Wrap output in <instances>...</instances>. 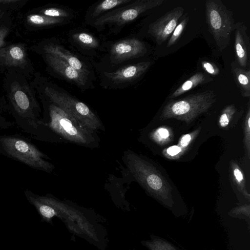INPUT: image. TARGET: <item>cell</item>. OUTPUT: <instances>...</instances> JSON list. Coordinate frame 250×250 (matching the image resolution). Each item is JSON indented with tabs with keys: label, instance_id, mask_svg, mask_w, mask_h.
<instances>
[{
	"label": "cell",
	"instance_id": "cell-28",
	"mask_svg": "<svg viewBox=\"0 0 250 250\" xmlns=\"http://www.w3.org/2000/svg\"><path fill=\"white\" fill-rule=\"evenodd\" d=\"M15 125L13 121H8L0 114V130L12 127Z\"/></svg>",
	"mask_w": 250,
	"mask_h": 250
},
{
	"label": "cell",
	"instance_id": "cell-23",
	"mask_svg": "<svg viewBox=\"0 0 250 250\" xmlns=\"http://www.w3.org/2000/svg\"><path fill=\"white\" fill-rule=\"evenodd\" d=\"M150 250H177L167 242L161 239H154L147 243Z\"/></svg>",
	"mask_w": 250,
	"mask_h": 250
},
{
	"label": "cell",
	"instance_id": "cell-27",
	"mask_svg": "<svg viewBox=\"0 0 250 250\" xmlns=\"http://www.w3.org/2000/svg\"><path fill=\"white\" fill-rule=\"evenodd\" d=\"M239 214H244L249 218L250 217V211L249 207L246 206H243L241 207L237 208L234 209L231 211V214H234V215H238Z\"/></svg>",
	"mask_w": 250,
	"mask_h": 250
},
{
	"label": "cell",
	"instance_id": "cell-30",
	"mask_svg": "<svg viewBox=\"0 0 250 250\" xmlns=\"http://www.w3.org/2000/svg\"><path fill=\"white\" fill-rule=\"evenodd\" d=\"M181 151V148L177 146H172L169 147L167 150V153L172 156L175 155L179 153Z\"/></svg>",
	"mask_w": 250,
	"mask_h": 250
},
{
	"label": "cell",
	"instance_id": "cell-32",
	"mask_svg": "<svg viewBox=\"0 0 250 250\" xmlns=\"http://www.w3.org/2000/svg\"><path fill=\"white\" fill-rule=\"evenodd\" d=\"M159 135L163 138H166L169 136V133L167 129L165 128H160L158 130Z\"/></svg>",
	"mask_w": 250,
	"mask_h": 250
},
{
	"label": "cell",
	"instance_id": "cell-6",
	"mask_svg": "<svg viewBox=\"0 0 250 250\" xmlns=\"http://www.w3.org/2000/svg\"><path fill=\"white\" fill-rule=\"evenodd\" d=\"M206 19L208 30L221 51L230 43L235 22L233 13L221 0H207L205 3Z\"/></svg>",
	"mask_w": 250,
	"mask_h": 250
},
{
	"label": "cell",
	"instance_id": "cell-33",
	"mask_svg": "<svg viewBox=\"0 0 250 250\" xmlns=\"http://www.w3.org/2000/svg\"><path fill=\"white\" fill-rule=\"evenodd\" d=\"M234 174L236 179L239 181H241L243 179V175L242 172L240 171L239 169L236 168L234 170Z\"/></svg>",
	"mask_w": 250,
	"mask_h": 250
},
{
	"label": "cell",
	"instance_id": "cell-4",
	"mask_svg": "<svg viewBox=\"0 0 250 250\" xmlns=\"http://www.w3.org/2000/svg\"><path fill=\"white\" fill-rule=\"evenodd\" d=\"M0 154L36 170L50 173L54 168L46 155L28 138L18 134L0 135Z\"/></svg>",
	"mask_w": 250,
	"mask_h": 250
},
{
	"label": "cell",
	"instance_id": "cell-21",
	"mask_svg": "<svg viewBox=\"0 0 250 250\" xmlns=\"http://www.w3.org/2000/svg\"><path fill=\"white\" fill-rule=\"evenodd\" d=\"M36 13L51 18L65 20H69V18L72 17V13L67 9L53 6L44 7Z\"/></svg>",
	"mask_w": 250,
	"mask_h": 250
},
{
	"label": "cell",
	"instance_id": "cell-5",
	"mask_svg": "<svg viewBox=\"0 0 250 250\" xmlns=\"http://www.w3.org/2000/svg\"><path fill=\"white\" fill-rule=\"evenodd\" d=\"M164 0H133L97 18L91 25L98 31L109 27L116 33L128 23L135 21L143 13L161 5Z\"/></svg>",
	"mask_w": 250,
	"mask_h": 250
},
{
	"label": "cell",
	"instance_id": "cell-19",
	"mask_svg": "<svg viewBox=\"0 0 250 250\" xmlns=\"http://www.w3.org/2000/svg\"><path fill=\"white\" fill-rule=\"evenodd\" d=\"M212 81L210 76L202 72H197L179 86L170 96L169 98H176L194 88L198 85Z\"/></svg>",
	"mask_w": 250,
	"mask_h": 250
},
{
	"label": "cell",
	"instance_id": "cell-22",
	"mask_svg": "<svg viewBox=\"0 0 250 250\" xmlns=\"http://www.w3.org/2000/svg\"><path fill=\"white\" fill-rule=\"evenodd\" d=\"M188 17L186 14L182 21L178 23L168 41L167 44V47H170L176 43L184 31L188 22Z\"/></svg>",
	"mask_w": 250,
	"mask_h": 250
},
{
	"label": "cell",
	"instance_id": "cell-10",
	"mask_svg": "<svg viewBox=\"0 0 250 250\" xmlns=\"http://www.w3.org/2000/svg\"><path fill=\"white\" fill-rule=\"evenodd\" d=\"M184 11L183 7L177 6L149 24L148 33L155 39L158 44H162L171 36Z\"/></svg>",
	"mask_w": 250,
	"mask_h": 250
},
{
	"label": "cell",
	"instance_id": "cell-20",
	"mask_svg": "<svg viewBox=\"0 0 250 250\" xmlns=\"http://www.w3.org/2000/svg\"><path fill=\"white\" fill-rule=\"evenodd\" d=\"M73 40L77 44L88 49H96L100 46L98 40L93 35L85 32H76L71 35Z\"/></svg>",
	"mask_w": 250,
	"mask_h": 250
},
{
	"label": "cell",
	"instance_id": "cell-13",
	"mask_svg": "<svg viewBox=\"0 0 250 250\" xmlns=\"http://www.w3.org/2000/svg\"><path fill=\"white\" fill-rule=\"evenodd\" d=\"M47 66L53 72L81 89L90 86L88 75L79 72L60 58L49 54H42Z\"/></svg>",
	"mask_w": 250,
	"mask_h": 250
},
{
	"label": "cell",
	"instance_id": "cell-8",
	"mask_svg": "<svg viewBox=\"0 0 250 250\" xmlns=\"http://www.w3.org/2000/svg\"><path fill=\"white\" fill-rule=\"evenodd\" d=\"M129 160L131 169L138 180L147 189L155 193L159 200L171 207L173 203L169 197L168 190L165 188L166 185L160 174L138 158L131 157Z\"/></svg>",
	"mask_w": 250,
	"mask_h": 250
},
{
	"label": "cell",
	"instance_id": "cell-26",
	"mask_svg": "<svg viewBox=\"0 0 250 250\" xmlns=\"http://www.w3.org/2000/svg\"><path fill=\"white\" fill-rule=\"evenodd\" d=\"M22 1L20 0H0V9L15 8L16 6H19Z\"/></svg>",
	"mask_w": 250,
	"mask_h": 250
},
{
	"label": "cell",
	"instance_id": "cell-12",
	"mask_svg": "<svg viewBox=\"0 0 250 250\" xmlns=\"http://www.w3.org/2000/svg\"><path fill=\"white\" fill-rule=\"evenodd\" d=\"M151 65L149 61L129 64L113 72H104V78L112 87L123 86L134 82L145 73Z\"/></svg>",
	"mask_w": 250,
	"mask_h": 250
},
{
	"label": "cell",
	"instance_id": "cell-25",
	"mask_svg": "<svg viewBox=\"0 0 250 250\" xmlns=\"http://www.w3.org/2000/svg\"><path fill=\"white\" fill-rule=\"evenodd\" d=\"M10 28L4 24L0 25V48L6 46L5 39L8 36Z\"/></svg>",
	"mask_w": 250,
	"mask_h": 250
},
{
	"label": "cell",
	"instance_id": "cell-3",
	"mask_svg": "<svg viewBox=\"0 0 250 250\" xmlns=\"http://www.w3.org/2000/svg\"><path fill=\"white\" fill-rule=\"evenodd\" d=\"M44 109L45 126L65 139L76 143L88 144L94 141L91 130L85 127L41 93L36 92Z\"/></svg>",
	"mask_w": 250,
	"mask_h": 250
},
{
	"label": "cell",
	"instance_id": "cell-15",
	"mask_svg": "<svg viewBox=\"0 0 250 250\" xmlns=\"http://www.w3.org/2000/svg\"><path fill=\"white\" fill-rule=\"evenodd\" d=\"M234 48L236 62L245 69L249 67L250 57V40L247 27L243 22L235 23Z\"/></svg>",
	"mask_w": 250,
	"mask_h": 250
},
{
	"label": "cell",
	"instance_id": "cell-16",
	"mask_svg": "<svg viewBox=\"0 0 250 250\" xmlns=\"http://www.w3.org/2000/svg\"><path fill=\"white\" fill-rule=\"evenodd\" d=\"M133 0H105L99 2L90 8L86 14V20L92 22L102 15L119 7L127 4Z\"/></svg>",
	"mask_w": 250,
	"mask_h": 250
},
{
	"label": "cell",
	"instance_id": "cell-14",
	"mask_svg": "<svg viewBox=\"0 0 250 250\" xmlns=\"http://www.w3.org/2000/svg\"><path fill=\"white\" fill-rule=\"evenodd\" d=\"M40 54H49L63 61L79 72L88 75L90 71L86 65L71 52L62 45L50 41H44L33 47Z\"/></svg>",
	"mask_w": 250,
	"mask_h": 250
},
{
	"label": "cell",
	"instance_id": "cell-18",
	"mask_svg": "<svg viewBox=\"0 0 250 250\" xmlns=\"http://www.w3.org/2000/svg\"><path fill=\"white\" fill-rule=\"evenodd\" d=\"M68 20L51 18L36 13L27 15L25 21L30 27L40 28L59 25L67 22Z\"/></svg>",
	"mask_w": 250,
	"mask_h": 250
},
{
	"label": "cell",
	"instance_id": "cell-11",
	"mask_svg": "<svg viewBox=\"0 0 250 250\" xmlns=\"http://www.w3.org/2000/svg\"><path fill=\"white\" fill-rule=\"evenodd\" d=\"M147 52L146 44L137 38H128L116 42L109 51L112 63L118 64L130 59L138 58Z\"/></svg>",
	"mask_w": 250,
	"mask_h": 250
},
{
	"label": "cell",
	"instance_id": "cell-29",
	"mask_svg": "<svg viewBox=\"0 0 250 250\" xmlns=\"http://www.w3.org/2000/svg\"><path fill=\"white\" fill-rule=\"evenodd\" d=\"M229 111V106L227 107L226 109L224 110V112L221 115L220 120L219 123L222 127L227 126L229 122L228 118V113Z\"/></svg>",
	"mask_w": 250,
	"mask_h": 250
},
{
	"label": "cell",
	"instance_id": "cell-2",
	"mask_svg": "<svg viewBox=\"0 0 250 250\" xmlns=\"http://www.w3.org/2000/svg\"><path fill=\"white\" fill-rule=\"evenodd\" d=\"M30 83L36 92L42 94L88 129L91 131L101 127L100 120L86 104L40 73L35 74Z\"/></svg>",
	"mask_w": 250,
	"mask_h": 250
},
{
	"label": "cell",
	"instance_id": "cell-24",
	"mask_svg": "<svg viewBox=\"0 0 250 250\" xmlns=\"http://www.w3.org/2000/svg\"><path fill=\"white\" fill-rule=\"evenodd\" d=\"M202 67L208 74L216 76L220 73L219 68L213 63L206 61L201 62Z\"/></svg>",
	"mask_w": 250,
	"mask_h": 250
},
{
	"label": "cell",
	"instance_id": "cell-31",
	"mask_svg": "<svg viewBox=\"0 0 250 250\" xmlns=\"http://www.w3.org/2000/svg\"><path fill=\"white\" fill-rule=\"evenodd\" d=\"M190 139L191 136L190 135L186 134L184 135L181 139V145L183 146H187L188 144Z\"/></svg>",
	"mask_w": 250,
	"mask_h": 250
},
{
	"label": "cell",
	"instance_id": "cell-9",
	"mask_svg": "<svg viewBox=\"0 0 250 250\" xmlns=\"http://www.w3.org/2000/svg\"><path fill=\"white\" fill-rule=\"evenodd\" d=\"M0 67L7 69L8 72L15 71L22 74L27 78L33 71L26 47L21 43L0 48Z\"/></svg>",
	"mask_w": 250,
	"mask_h": 250
},
{
	"label": "cell",
	"instance_id": "cell-1",
	"mask_svg": "<svg viewBox=\"0 0 250 250\" xmlns=\"http://www.w3.org/2000/svg\"><path fill=\"white\" fill-rule=\"evenodd\" d=\"M3 88L4 98L1 105L10 113L15 124L32 138L44 139L46 126L41 118L36 91L27 77L15 71L8 72Z\"/></svg>",
	"mask_w": 250,
	"mask_h": 250
},
{
	"label": "cell",
	"instance_id": "cell-7",
	"mask_svg": "<svg viewBox=\"0 0 250 250\" xmlns=\"http://www.w3.org/2000/svg\"><path fill=\"white\" fill-rule=\"evenodd\" d=\"M216 101V95L211 90L190 94L167 103L161 118L190 120L208 110Z\"/></svg>",
	"mask_w": 250,
	"mask_h": 250
},
{
	"label": "cell",
	"instance_id": "cell-34",
	"mask_svg": "<svg viewBox=\"0 0 250 250\" xmlns=\"http://www.w3.org/2000/svg\"><path fill=\"white\" fill-rule=\"evenodd\" d=\"M4 13V10L0 9V20L3 17Z\"/></svg>",
	"mask_w": 250,
	"mask_h": 250
},
{
	"label": "cell",
	"instance_id": "cell-17",
	"mask_svg": "<svg viewBox=\"0 0 250 250\" xmlns=\"http://www.w3.org/2000/svg\"><path fill=\"white\" fill-rule=\"evenodd\" d=\"M231 71L235 83L244 97L250 96V70L239 66L236 62L231 63Z\"/></svg>",
	"mask_w": 250,
	"mask_h": 250
}]
</instances>
